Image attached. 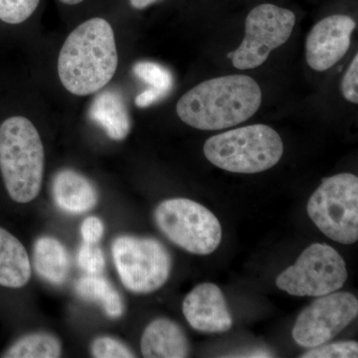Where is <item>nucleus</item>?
Wrapping results in <instances>:
<instances>
[{
	"instance_id": "1",
	"label": "nucleus",
	"mask_w": 358,
	"mask_h": 358,
	"mask_svg": "<svg viewBox=\"0 0 358 358\" xmlns=\"http://www.w3.org/2000/svg\"><path fill=\"white\" fill-rule=\"evenodd\" d=\"M262 91L251 77L228 75L207 80L179 99V119L201 131H219L248 121L260 109Z\"/></svg>"
},
{
	"instance_id": "2",
	"label": "nucleus",
	"mask_w": 358,
	"mask_h": 358,
	"mask_svg": "<svg viewBox=\"0 0 358 358\" xmlns=\"http://www.w3.org/2000/svg\"><path fill=\"white\" fill-rule=\"evenodd\" d=\"M119 64L114 30L107 20L85 21L71 32L58 57V76L73 95L88 96L102 90Z\"/></svg>"
},
{
	"instance_id": "3",
	"label": "nucleus",
	"mask_w": 358,
	"mask_h": 358,
	"mask_svg": "<svg viewBox=\"0 0 358 358\" xmlns=\"http://www.w3.org/2000/svg\"><path fill=\"white\" fill-rule=\"evenodd\" d=\"M0 171L9 196L18 203L36 199L44 173V148L34 124L20 115L0 126Z\"/></svg>"
},
{
	"instance_id": "4",
	"label": "nucleus",
	"mask_w": 358,
	"mask_h": 358,
	"mask_svg": "<svg viewBox=\"0 0 358 358\" xmlns=\"http://www.w3.org/2000/svg\"><path fill=\"white\" fill-rule=\"evenodd\" d=\"M205 157L234 173H258L275 166L284 154L280 134L266 124H251L211 136L204 143Z\"/></svg>"
},
{
	"instance_id": "5",
	"label": "nucleus",
	"mask_w": 358,
	"mask_h": 358,
	"mask_svg": "<svg viewBox=\"0 0 358 358\" xmlns=\"http://www.w3.org/2000/svg\"><path fill=\"white\" fill-rule=\"evenodd\" d=\"M308 216L327 237L343 244L358 239V178L339 173L324 178L307 206Z\"/></svg>"
},
{
	"instance_id": "6",
	"label": "nucleus",
	"mask_w": 358,
	"mask_h": 358,
	"mask_svg": "<svg viewBox=\"0 0 358 358\" xmlns=\"http://www.w3.org/2000/svg\"><path fill=\"white\" fill-rule=\"evenodd\" d=\"M155 221L167 239L196 255L213 253L222 239L217 217L190 199L164 200L155 209Z\"/></svg>"
},
{
	"instance_id": "7",
	"label": "nucleus",
	"mask_w": 358,
	"mask_h": 358,
	"mask_svg": "<svg viewBox=\"0 0 358 358\" xmlns=\"http://www.w3.org/2000/svg\"><path fill=\"white\" fill-rule=\"evenodd\" d=\"M113 259L124 288L134 294L157 291L171 272V256L159 240L124 235L112 245Z\"/></svg>"
},
{
	"instance_id": "8",
	"label": "nucleus",
	"mask_w": 358,
	"mask_h": 358,
	"mask_svg": "<svg viewBox=\"0 0 358 358\" xmlns=\"http://www.w3.org/2000/svg\"><path fill=\"white\" fill-rule=\"evenodd\" d=\"M346 280V264L338 252L329 245L315 243L278 275L275 285L292 296L319 298L338 291Z\"/></svg>"
},
{
	"instance_id": "9",
	"label": "nucleus",
	"mask_w": 358,
	"mask_h": 358,
	"mask_svg": "<svg viewBox=\"0 0 358 358\" xmlns=\"http://www.w3.org/2000/svg\"><path fill=\"white\" fill-rule=\"evenodd\" d=\"M296 24V15L289 9L264 3L250 11L245 22L243 41L233 51L236 69H255L264 64L271 52L288 41Z\"/></svg>"
},
{
	"instance_id": "10",
	"label": "nucleus",
	"mask_w": 358,
	"mask_h": 358,
	"mask_svg": "<svg viewBox=\"0 0 358 358\" xmlns=\"http://www.w3.org/2000/svg\"><path fill=\"white\" fill-rule=\"evenodd\" d=\"M357 313L358 301L352 294L334 292L319 296L299 315L292 336L303 348L324 345L343 331Z\"/></svg>"
},
{
	"instance_id": "11",
	"label": "nucleus",
	"mask_w": 358,
	"mask_h": 358,
	"mask_svg": "<svg viewBox=\"0 0 358 358\" xmlns=\"http://www.w3.org/2000/svg\"><path fill=\"white\" fill-rule=\"evenodd\" d=\"M357 24L346 15H331L319 21L306 40V58L312 69L324 72L345 55Z\"/></svg>"
},
{
	"instance_id": "12",
	"label": "nucleus",
	"mask_w": 358,
	"mask_h": 358,
	"mask_svg": "<svg viewBox=\"0 0 358 358\" xmlns=\"http://www.w3.org/2000/svg\"><path fill=\"white\" fill-rule=\"evenodd\" d=\"M182 310L190 327L201 333H226L233 326L225 296L212 282L195 287L185 296Z\"/></svg>"
},
{
	"instance_id": "13",
	"label": "nucleus",
	"mask_w": 358,
	"mask_h": 358,
	"mask_svg": "<svg viewBox=\"0 0 358 358\" xmlns=\"http://www.w3.org/2000/svg\"><path fill=\"white\" fill-rule=\"evenodd\" d=\"M52 195L61 210L81 214L91 210L98 201L95 186L81 173L62 169L54 176Z\"/></svg>"
},
{
	"instance_id": "14",
	"label": "nucleus",
	"mask_w": 358,
	"mask_h": 358,
	"mask_svg": "<svg viewBox=\"0 0 358 358\" xmlns=\"http://www.w3.org/2000/svg\"><path fill=\"white\" fill-rule=\"evenodd\" d=\"M141 350L148 358H183L188 357L189 345L185 331L176 322L157 319L145 327Z\"/></svg>"
},
{
	"instance_id": "15",
	"label": "nucleus",
	"mask_w": 358,
	"mask_h": 358,
	"mask_svg": "<svg viewBox=\"0 0 358 358\" xmlns=\"http://www.w3.org/2000/svg\"><path fill=\"white\" fill-rule=\"evenodd\" d=\"M89 117L113 141H124L131 131V117L121 93L115 90L101 92L89 110Z\"/></svg>"
},
{
	"instance_id": "16",
	"label": "nucleus",
	"mask_w": 358,
	"mask_h": 358,
	"mask_svg": "<svg viewBox=\"0 0 358 358\" xmlns=\"http://www.w3.org/2000/svg\"><path fill=\"white\" fill-rule=\"evenodd\" d=\"M31 261L22 243L0 227V286L18 289L31 277Z\"/></svg>"
},
{
	"instance_id": "17",
	"label": "nucleus",
	"mask_w": 358,
	"mask_h": 358,
	"mask_svg": "<svg viewBox=\"0 0 358 358\" xmlns=\"http://www.w3.org/2000/svg\"><path fill=\"white\" fill-rule=\"evenodd\" d=\"M33 265L42 279L59 286L69 275V253L56 238L40 237L33 247Z\"/></svg>"
},
{
	"instance_id": "18",
	"label": "nucleus",
	"mask_w": 358,
	"mask_h": 358,
	"mask_svg": "<svg viewBox=\"0 0 358 358\" xmlns=\"http://www.w3.org/2000/svg\"><path fill=\"white\" fill-rule=\"evenodd\" d=\"M75 292L82 300L99 303L108 317L117 319L124 313V306L121 294L100 275L80 278L75 285Z\"/></svg>"
},
{
	"instance_id": "19",
	"label": "nucleus",
	"mask_w": 358,
	"mask_h": 358,
	"mask_svg": "<svg viewBox=\"0 0 358 358\" xmlns=\"http://www.w3.org/2000/svg\"><path fill=\"white\" fill-rule=\"evenodd\" d=\"M62 346L59 339L48 333L27 334L16 341L4 353L7 358H56L61 355Z\"/></svg>"
},
{
	"instance_id": "20",
	"label": "nucleus",
	"mask_w": 358,
	"mask_h": 358,
	"mask_svg": "<svg viewBox=\"0 0 358 358\" xmlns=\"http://www.w3.org/2000/svg\"><path fill=\"white\" fill-rule=\"evenodd\" d=\"M133 71L138 79L150 85V89L157 90L166 96L173 89V74L164 66L150 61H141L134 66Z\"/></svg>"
},
{
	"instance_id": "21",
	"label": "nucleus",
	"mask_w": 358,
	"mask_h": 358,
	"mask_svg": "<svg viewBox=\"0 0 358 358\" xmlns=\"http://www.w3.org/2000/svg\"><path fill=\"white\" fill-rule=\"evenodd\" d=\"M40 0H0V20L20 24L36 10Z\"/></svg>"
},
{
	"instance_id": "22",
	"label": "nucleus",
	"mask_w": 358,
	"mask_h": 358,
	"mask_svg": "<svg viewBox=\"0 0 358 358\" xmlns=\"http://www.w3.org/2000/svg\"><path fill=\"white\" fill-rule=\"evenodd\" d=\"M303 358H353L358 357L357 341H341L331 345H322L303 353Z\"/></svg>"
},
{
	"instance_id": "23",
	"label": "nucleus",
	"mask_w": 358,
	"mask_h": 358,
	"mask_svg": "<svg viewBox=\"0 0 358 358\" xmlns=\"http://www.w3.org/2000/svg\"><path fill=\"white\" fill-rule=\"evenodd\" d=\"M91 353L96 358H129L134 357L131 348L110 336H101L92 343Z\"/></svg>"
},
{
	"instance_id": "24",
	"label": "nucleus",
	"mask_w": 358,
	"mask_h": 358,
	"mask_svg": "<svg viewBox=\"0 0 358 358\" xmlns=\"http://www.w3.org/2000/svg\"><path fill=\"white\" fill-rule=\"evenodd\" d=\"M77 262L89 275H100L105 268V256L96 244L84 242L78 252Z\"/></svg>"
},
{
	"instance_id": "25",
	"label": "nucleus",
	"mask_w": 358,
	"mask_h": 358,
	"mask_svg": "<svg viewBox=\"0 0 358 358\" xmlns=\"http://www.w3.org/2000/svg\"><path fill=\"white\" fill-rule=\"evenodd\" d=\"M341 92L345 100L358 103V55L355 54L341 82Z\"/></svg>"
},
{
	"instance_id": "26",
	"label": "nucleus",
	"mask_w": 358,
	"mask_h": 358,
	"mask_svg": "<svg viewBox=\"0 0 358 358\" xmlns=\"http://www.w3.org/2000/svg\"><path fill=\"white\" fill-rule=\"evenodd\" d=\"M103 224L100 218L91 216L85 219L81 225V234L85 243L96 244L103 237Z\"/></svg>"
},
{
	"instance_id": "27",
	"label": "nucleus",
	"mask_w": 358,
	"mask_h": 358,
	"mask_svg": "<svg viewBox=\"0 0 358 358\" xmlns=\"http://www.w3.org/2000/svg\"><path fill=\"white\" fill-rule=\"evenodd\" d=\"M164 94L154 89H148L147 91L143 92L136 98V105L138 108H148L154 103L159 102L164 98Z\"/></svg>"
},
{
	"instance_id": "28",
	"label": "nucleus",
	"mask_w": 358,
	"mask_h": 358,
	"mask_svg": "<svg viewBox=\"0 0 358 358\" xmlns=\"http://www.w3.org/2000/svg\"><path fill=\"white\" fill-rule=\"evenodd\" d=\"M159 1V0H129V3H131V7H134V9H145L147 7L152 6V4L155 3V2Z\"/></svg>"
},
{
	"instance_id": "29",
	"label": "nucleus",
	"mask_w": 358,
	"mask_h": 358,
	"mask_svg": "<svg viewBox=\"0 0 358 358\" xmlns=\"http://www.w3.org/2000/svg\"><path fill=\"white\" fill-rule=\"evenodd\" d=\"M244 357H272L270 352H265V350H256V352H251L247 353V355H243Z\"/></svg>"
},
{
	"instance_id": "30",
	"label": "nucleus",
	"mask_w": 358,
	"mask_h": 358,
	"mask_svg": "<svg viewBox=\"0 0 358 358\" xmlns=\"http://www.w3.org/2000/svg\"><path fill=\"white\" fill-rule=\"evenodd\" d=\"M59 1L63 2V3L68 4V6H77V4L81 3L84 0H59Z\"/></svg>"
}]
</instances>
